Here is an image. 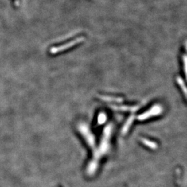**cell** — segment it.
Listing matches in <instances>:
<instances>
[]
</instances>
